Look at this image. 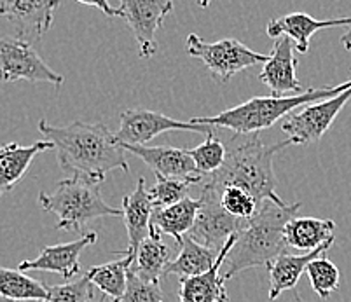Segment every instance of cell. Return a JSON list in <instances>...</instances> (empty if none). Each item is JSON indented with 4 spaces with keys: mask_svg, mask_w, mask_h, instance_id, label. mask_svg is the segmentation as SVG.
Wrapping results in <instances>:
<instances>
[{
    "mask_svg": "<svg viewBox=\"0 0 351 302\" xmlns=\"http://www.w3.org/2000/svg\"><path fill=\"white\" fill-rule=\"evenodd\" d=\"M39 131L56 149L60 168L72 173V177L104 182L110 171H130L126 151L105 124L73 121L66 126H54L40 119Z\"/></svg>",
    "mask_w": 351,
    "mask_h": 302,
    "instance_id": "1",
    "label": "cell"
},
{
    "mask_svg": "<svg viewBox=\"0 0 351 302\" xmlns=\"http://www.w3.org/2000/svg\"><path fill=\"white\" fill-rule=\"evenodd\" d=\"M289 145H292L290 140L266 145L261 133H234L226 140V161L222 168L213 175L203 177L199 189L220 190L234 186L247 190L261 206L267 201L287 206L276 192L278 179L274 175L273 161L274 155Z\"/></svg>",
    "mask_w": 351,
    "mask_h": 302,
    "instance_id": "2",
    "label": "cell"
},
{
    "mask_svg": "<svg viewBox=\"0 0 351 302\" xmlns=\"http://www.w3.org/2000/svg\"><path fill=\"white\" fill-rule=\"evenodd\" d=\"M301 203L278 206L264 203L254 218L247 221L234 234V244L228 255V271L224 278L231 279L239 273L254 268H269L282 253H289L285 243V225L298 215Z\"/></svg>",
    "mask_w": 351,
    "mask_h": 302,
    "instance_id": "3",
    "label": "cell"
},
{
    "mask_svg": "<svg viewBox=\"0 0 351 302\" xmlns=\"http://www.w3.org/2000/svg\"><path fill=\"white\" fill-rule=\"evenodd\" d=\"M351 88V81L343 82L334 88H320V90H308L302 95H290V97H254L245 103H239L232 109L219 112L212 117H193L191 123L212 128H228L234 133H261L263 129L271 128L282 117L289 116L295 109L317 101L328 100L337 95L344 93Z\"/></svg>",
    "mask_w": 351,
    "mask_h": 302,
    "instance_id": "4",
    "label": "cell"
},
{
    "mask_svg": "<svg viewBox=\"0 0 351 302\" xmlns=\"http://www.w3.org/2000/svg\"><path fill=\"white\" fill-rule=\"evenodd\" d=\"M100 184L86 177H70L56 184L53 192H40L39 203L44 212L58 217L56 229L81 233L95 218L123 217V210L104 201Z\"/></svg>",
    "mask_w": 351,
    "mask_h": 302,
    "instance_id": "5",
    "label": "cell"
},
{
    "mask_svg": "<svg viewBox=\"0 0 351 302\" xmlns=\"http://www.w3.org/2000/svg\"><path fill=\"white\" fill-rule=\"evenodd\" d=\"M186 47L189 56L205 63L210 74L219 82H228L232 75L241 70L258 65V63H266L269 60V55L255 53L236 39L206 42L197 34H191L187 37Z\"/></svg>",
    "mask_w": 351,
    "mask_h": 302,
    "instance_id": "6",
    "label": "cell"
},
{
    "mask_svg": "<svg viewBox=\"0 0 351 302\" xmlns=\"http://www.w3.org/2000/svg\"><path fill=\"white\" fill-rule=\"evenodd\" d=\"M213 129L215 128L212 126H201V124H194L191 121L189 123L177 121L161 112H154V110L128 109L121 114V124L116 138L121 145L143 147L165 131H194L205 133L208 136L213 135Z\"/></svg>",
    "mask_w": 351,
    "mask_h": 302,
    "instance_id": "7",
    "label": "cell"
},
{
    "mask_svg": "<svg viewBox=\"0 0 351 302\" xmlns=\"http://www.w3.org/2000/svg\"><path fill=\"white\" fill-rule=\"evenodd\" d=\"M0 81L63 84L62 75L40 58L34 46L16 37H0Z\"/></svg>",
    "mask_w": 351,
    "mask_h": 302,
    "instance_id": "8",
    "label": "cell"
},
{
    "mask_svg": "<svg viewBox=\"0 0 351 302\" xmlns=\"http://www.w3.org/2000/svg\"><path fill=\"white\" fill-rule=\"evenodd\" d=\"M350 98L351 88L334 98L306 105L299 112L290 114L283 121L282 131L287 133L290 142L295 145L318 142L328 131L332 123L336 121V117L339 116V112L344 109V105L350 101Z\"/></svg>",
    "mask_w": 351,
    "mask_h": 302,
    "instance_id": "9",
    "label": "cell"
},
{
    "mask_svg": "<svg viewBox=\"0 0 351 302\" xmlns=\"http://www.w3.org/2000/svg\"><path fill=\"white\" fill-rule=\"evenodd\" d=\"M201 208L196 222L187 236L193 238L196 243L208 247L215 252H220L229 240L243 227L247 221L231 217L219 203V196L210 190L199 189Z\"/></svg>",
    "mask_w": 351,
    "mask_h": 302,
    "instance_id": "10",
    "label": "cell"
},
{
    "mask_svg": "<svg viewBox=\"0 0 351 302\" xmlns=\"http://www.w3.org/2000/svg\"><path fill=\"white\" fill-rule=\"evenodd\" d=\"M171 9V0H123L117 8L119 18L132 27L142 58H152L156 55V32Z\"/></svg>",
    "mask_w": 351,
    "mask_h": 302,
    "instance_id": "11",
    "label": "cell"
},
{
    "mask_svg": "<svg viewBox=\"0 0 351 302\" xmlns=\"http://www.w3.org/2000/svg\"><path fill=\"white\" fill-rule=\"evenodd\" d=\"M58 8L56 0H4L0 2V16L14 25L16 39L34 44L49 30Z\"/></svg>",
    "mask_w": 351,
    "mask_h": 302,
    "instance_id": "12",
    "label": "cell"
},
{
    "mask_svg": "<svg viewBox=\"0 0 351 302\" xmlns=\"http://www.w3.org/2000/svg\"><path fill=\"white\" fill-rule=\"evenodd\" d=\"M126 152L136 155L154 171V175H161L165 179L186 180L189 184L199 186L201 173L197 171L189 151L170 147V145H156V147H135V145H121Z\"/></svg>",
    "mask_w": 351,
    "mask_h": 302,
    "instance_id": "13",
    "label": "cell"
},
{
    "mask_svg": "<svg viewBox=\"0 0 351 302\" xmlns=\"http://www.w3.org/2000/svg\"><path fill=\"white\" fill-rule=\"evenodd\" d=\"M293 42L289 37H280L274 42L273 51L269 53V60L264 63V68L258 75V81L273 91L276 97H285V93L302 95L304 84L298 79V58L293 55Z\"/></svg>",
    "mask_w": 351,
    "mask_h": 302,
    "instance_id": "14",
    "label": "cell"
},
{
    "mask_svg": "<svg viewBox=\"0 0 351 302\" xmlns=\"http://www.w3.org/2000/svg\"><path fill=\"white\" fill-rule=\"evenodd\" d=\"M97 240V233H86L82 238L70 241V243L44 247L37 259L23 260L20 264V271H47L58 273L65 279L75 278L81 273L79 257L84 252V248L91 247Z\"/></svg>",
    "mask_w": 351,
    "mask_h": 302,
    "instance_id": "15",
    "label": "cell"
},
{
    "mask_svg": "<svg viewBox=\"0 0 351 302\" xmlns=\"http://www.w3.org/2000/svg\"><path fill=\"white\" fill-rule=\"evenodd\" d=\"M123 218L126 225L128 238H130V247L126 252H119L121 255L135 257L136 250L151 236L152 233V215H154V203L151 199V194L145 186V180L138 179L135 190L132 194L124 196L123 199Z\"/></svg>",
    "mask_w": 351,
    "mask_h": 302,
    "instance_id": "16",
    "label": "cell"
},
{
    "mask_svg": "<svg viewBox=\"0 0 351 302\" xmlns=\"http://www.w3.org/2000/svg\"><path fill=\"white\" fill-rule=\"evenodd\" d=\"M332 27H351V18H339V20H327L320 21L315 20L313 16L306 12H290V14L271 20L266 25V32L273 39L280 37H289L293 42V47L306 55L309 49V40L318 30Z\"/></svg>",
    "mask_w": 351,
    "mask_h": 302,
    "instance_id": "17",
    "label": "cell"
},
{
    "mask_svg": "<svg viewBox=\"0 0 351 302\" xmlns=\"http://www.w3.org/2000/svg\"><path fill=\"white\" fill-rule=\"evenodd\" d=\"M234 244V236L220 250L215 266L208 273L194 278H182L178 288V301L180 302H229L226 292V278L220 276V268L228 260L229 252Z\"/></svg>",
    "mask_w": 351,
    "mask_h": 302,
    "instance_id": "18",
    "label": "cell"
},
{
    "mask_svg": "<svg viewBox=\"0 0 351 302\" xmlns=\"http://www.w3.org/2000/svg\"><path fill=\"white\" fill-rule=\"evenodd\" d=\"M332 243L324 244L318 250H313L308 253H282L276 260H273L267 271H269V301L280 297V294L285 290H295L301 276L308 271V266L313 260L320 259L325 255Z\"/></svg>",
    "mask_w": 351,
    "mask_h": 302,
    "instance_id": "19",
    "label": "cell"
},
{
    "mask_svg": "<svg viewBox=\"0 0 351 302\" xmlns=\"http://www.w3.org/2000/svg\"><path fill=\"white\" fill-rule=\"evenodd\" d=\"M51 149H54V145L47 140H40L27 147L16 142L2 145L0 147V196L11 192L21 182L35 155Z\"/></svg>",
    "mask_w": 351,
    "mask_h": 302,
    "instance_id": "20",
    "label": "cell"
},
{
    "mask_svg": "<svg viewBox=\"0 0 351 302\" xmlns=\"http://www.w3.org/2000/svg\"><path fill=\"white\" fill-rule=\"evenodd\" d=\"M336 224L330 218L293 217L285 225V243L289 250L313 252L327 243H334Z\"/></svg>",
    "mask_w": 351,
    "mask_h": 302,
    "instance_id": "21",
    "label": "cell"
},
{
    "mask_svg": "<svg viewBox=\"0 0 351 302\" xmlns=\"http://www.w3.org/2000/svg\"><path fill=\"white\" fill-rule=\"evenodd\" d=\"M199 208V199L186 198L184 201L177 203L173 206H168V208L154 210L152 225H154L159 234H170L171 238H175L178 244H182L184 236L189 234L194 222H196Z\"/></svg>",
    "mask_w": 351,
    "mask_h": 302,
    "instance_id": "22",
    "label": "cell"
},
{
    "mask_svg": "<svg viewBox=\"0 0 351 302\" xmlns=\"http://www.w3.org/2000/svg\"><path fill=\"white\" fill-rule=\"evenodd\" d=\"M171 262L170 247L162 241L161 234L152 225L151 236L142 241L135 253V262L132 269L138 276L151 281H159L161 276L166 275V268Z\"/></svg>",
    "mask_w": 351,
    "mask_h": 302,
    "instance_id": "23",
    "label": "cell"
},
{
    "mask_svg": "<svg viewBox=\"0 0 351 302\" xmlns=\"http://www.w3.org/2000/svg\"><path fill=\"white\" fill-rule=\"evenodd\" d=\"M219 253L215 250L196 243L186 234L180 244V253L166 268V275H178L180 278H194L208 273L215 266Z\"/></svg>",
    "mask_w": 351,
    "mask_h": 302,
    "instance_id": "24",
    "label": "cell"
},
{
    "mask_svg": "<svg viewBox=\"0 0 351 302\" xmlns=\"http://www.w3.org/2000/svg\"><path fill=\"white\" fill-rule=\"evenodd\" d=\"M133 262H135V257L123 255L119 260L91 268L86 275L95 287L100 288L101 294L114 299V301H119L126 290L128 271L133 266Z\"/></svg>",
    "mask_w": 351,
    "mask_h": 302,
    "instance_id": "25",
    "label": "cell"
},
{
    "mask_svg": "<svg viewBox=\"0 0 351 302\" xmlns=\"http://www.w3.org/2000/svg\"><path fill=\"white\" fill-rule=\"evenodd\" d=\"M0 295L14 301H47L49 287L20 269L0 268Z\"/></svg>",
    "mask_w": 351,
    "mask_h": 302,
    "instance_id": "26",
    "label": "cell"
},
{
    "mask_svg": "<svg viewBox=\"0 0 351 302\" xmlns=\"http://www.w3.org/2000/svg\"><path fill=\"white\" fill-rule=\"evenodd\" d=\"M210 190V189H205ZM210 192L219 196L220 206L231 215V217L239 218V221H250L261 210V205L252 198L250 194L241 187L229 186L220 190H210Z\"/></svg>",
    "mask_w": 351,
    "mask_h": 302,
    "instance_id": "27",
    "label": "cell"
},
{
    "mask_svg": "<svg viewBox=\"0 0 351 302\" xmlns=\"http://www.w3.org/2000/svg\"><path fill=\"white\" fill-rule=\"evenodd\" d=\"M306 275H308L309 285H311L315 294L320 299H328L332 292H336L337 288H339V268H337L332 260H328L325 255L317 260H313L308 266Z\"/></svg>",
    "mask_w": 351,
    "mask_h": 302,
    "instance_id": "28",
    "label": "cell"
},
{
    "mask_svg": "<svg viewBox=\"0 0 351 302\" xmlns=\"http://www.w3.org/2000/svg\"><path fill=\"white\" fill-rule=\"evenodd\" d=\"M194 164L201 177H208L219 171L226 161V144L215 135H208L206 140L197 147L189 151Z\"/></svg>",
    "mask_w": 351,
    "mask_h": 302,
    "instance_id": "29",
    "label": "cell"
},
{
    "mask_svg": "<svg viewBox=\"0 0 351 302\" xmlns=\"http://www.w3.org/2000/svg\"><path fill=\"white\" fill-rule=\"evenodd\" d=\"M193 184L186 180L165 179L161 175H156V184L149 189L151 199L154 203V208H168L177 203L189 198V189Z\"/></svg>",
    "mask_w": 351,
    "mask_h": 302,
    "instance_id": "30",
    "label": "cell"
},
{
    "mask_svg": "<svg viewBox=\"0 0 351 302\" xmlns=\"http://www.w3.org/2000/svg\"><path fill=\"white\" fill-rule=\"evenodd\" d=\"M116 302H165L159 281H151L136 275L132 268L128 271V285L123 297Z\"/></svg>",
    "mask_w": 351,
    "mask_h": 302,
    "instance_id": "31",
    "label": "cell"
},
{
    "mask_svg": "<svg viewBox=\"0 0 351 302\" xmlns=\"http://www.w3.org/2000/svg\"><path fill=\"white\" fill-rule=\"evenodd\" d=\"M93 288L95 285L89 281L88 275H84L82 278L73 279V281L49 287L47 302H95Z\"/></svg>",
    "mask_w": 351,
    "mask_h": 302,
    "instance_id": "32",
    "label": "cell"
},
{
    "mask_svg": "<svg viewBox=\"0 0 351 302\" xmlns=\"http://www.w3.org/2000/svg\"><path fill=\"white\" fill-rule=\"evenodd\" d=\"M81 4L89 5V8L100 9V11H104V14L108 16V18H116V16H119V11H117V9H114L112 5L108 4V2H105V0H100V2H89V0H81Z\"/></svg>",
    "mask_w": 351,
    "mask_h": 302,
    "instance_id": "33",
    "label": "cell"
},
{
    "mask_svg": "<svg viewBox=\"0 0 351 302\" xmlns=\"http://www.w3.org/2000/svg\"><path fill=\"white\" fill-rule=\"evenodd\" d=\"M341 42H343L344 49L351 51V27H348L346 34H344L343 37H341Z\"/></svg>",
    "mask_w": 351,
    "mask_h": 302,
    "instance_id": "34",
    "label": "cell"
},
{
    "mask_svg": "<svg viewBox=\"0 0 351 302\" xmlns=\"http://www.w3.org/2000/svg\"><path fill=\"white\" fill-rule=\"evenodd\" d=\"M0 302H47V301H14V299H8L0 295Z\"/></svg>",
    "mask_w": 351,
    "mask_h": 302,
    "instance_id": "35",
    "label": "cell"
},
{
    "mask_svg": "<svg viewBox=\"0 0 351 302\" xmlns=\"http://www.w3.org/2000/svg\"><path fill=\"white\" fill-rule=\"evenodd\" d=\"M95 302H116V301H114V299H110V297H107V295H101L100 301H95Z\"/></svg>",
    "mask_w": 351,
    "mask_h": 302,
    "instance_id": "36",
    "label": "cell"
},
{
    "mask_svg": "<svg viewBox=\"0 0 351 302\" xmlns=\"http://www.w3.org/2000/svg\"><path fill=\"white\" fill-rule=\"evenodd\" d=\"M298 301H299V302H302V301H301V299H299V295H298ZM350 302H351V301H350Z\"/></svg>",
    "mask_w": 351,
    "mask_h": 302,
    "instance_id": "37",
    "label": "cell"
}]
</instances>
